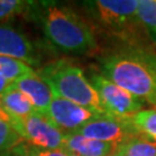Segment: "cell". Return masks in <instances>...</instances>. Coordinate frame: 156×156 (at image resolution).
<instances>
[{
	"instance_id": "6da1fadb",
	"label": "cell",
	"mask_w": 156,
	"mask_h": 156,
	"mask_svg": "<svg viewBox=\"0 0 156 156\" xmlns=\"http://www.w3.org/2000/svg\"><path fill=\"white\" fill-rule=\"evenodd\" d=\"M100 73L156 109V55L127 49L101 58Z\"/></svg>"
},
{
	"instance_id": "7a4b0ae2",
	"label": "cell",
	"mask_w": 156,
	"mask_h": 156,
	"mask_svg": "<svg viewBox=\"0 0 156 156\" xmlns=\"http://www.w3.org/2000/svg\"><path fill=\"white\" fill-rule=\"evenodd\" d=\"M37 12L45 38L68 56H84L97 50L93 28L72 8L56 2H41Z\"/></svg>"
},
{
	"instance_id": "3957f363",
	"label": "cell",
	"mask_w": 156,
	"mask_h": 156,
	"mask_svg": "<svg viewBox=\"0 0 156 156\" xmlns=\"http://www.w3.org/2000/svg\"><path fill=\"white\" fill-rule=\"evenodd\" d=\"M53 95L83 106L96 115H108L97 91L81 67L64 59L55 60L36 71Z\"/></svg>"
},
{
	"instance_id": "277c9868",
	"label": "cell",
	"mask_w": 156,
	"mask_h": 156,
	"mask_svg": "<svg viewBox=\"0 0 156 156\" xmlns=\"http://www.w3.org/2000/svg\"><path fill=\"white\" fill-rule=\"evenodd\" d=\"M86 4L97 22L113 34L123 36L141 24L136 14L139 0H96Z\"/></svg>"
},
{
	"instance_id": "5b68a950",
	"label": "cell",
	"mask_w": 156,
	"mask_h": 156,
	"mask_svg": "<svg viewBox=\"0 0 156 156\" xmlns=\"http://www.w3.org/2000/svg\"><path fill=\"white\" fill-rule=\"evenodd\" d=\"M89 81L100 96L101 102L109 116L128 119L144 110L146 102L129 91L108 80L101 73L93 72Z\"/></svg>"
},
{
	"instance_id": "8992f818",
	"label": "cell",
	"mask_w": 156,
	"mask_h": 156,
	"mask_svg": "<svg viewBox=\"0 0 156 156\" xmlns=\"http://www.w3.org/2000/svg\"><path fill=\"white\" fill-rule=\"evenodd\" d=\"M12 125L28 144L48 149H64L65 133L44 113L36 111L23 119L14 120Z\"/></svg>"
},
{
	"instance_id": "52a82bcc",
	"label": "cell",
	"mask_w": 156,
	"mask_h": 156,
	"mask_svg": "<svg viewBox=\"0 0 156 156\" xmlns=\"http://www.w3.org/2000/svg\"><path fill=\"white\" fill-rule=\"evenodd\" d=\"M89 139L122 145L131 138L140 135L131 123V119L112 117L109 115H97L88 123L75 131Z\"/></svg>"
},
{
	"instance_id": "ba28073f",
	"label": "cell",
	"mask_w": 156,
	"mask_h": 156,
	"mask_svg": "<svg viewBox=\"0 0 156 156\" xmlns=\"http://www.w3.org/2000/svg\"><path fill=\"white\" fill-rule=\"evenodd\" d=\"M46 116L64 133H73L93 119L96 113L71 101L53 95Z\"/></svg>"
},
{
	"instance_id": "9c48e42d",
	"label": "cell",
	"mask_w": 156,
	"mask_h": 156,
	"mask_svg": "<svg viewBox=\"0 0 156 156\" xmlns=\"http://www.w3.org/2000/svg\"><path fill=\"white\" fill-rule=\"evenodd\" d=\"M0 56L22 60L29 66H38L41 56L31 39L8 24H0Z\"/></svg>"
},
{
	"instance_id": "30bf717a",
	"label": "cell",
	"mask_w": 156,
	"mask_h": 156,
	"mask_svg": "<svg viewBox=\"0 0 156 156\" xmlns=\"http://www.w3.org/2000/svg\"><path fill=\"white\" fill-rule=\"evenodd\" d=\"M14 83L31 102L37 112L46 115L48 109L53 100V93L37 73L15 81Z\"/></svg>"
},
{
	"instance_id": "8fae6325",
	"label": "cell",
	"mask_w": 156,
	"mask_h": 156,
	"mask_svg": "<svg viewBox=\"0 0 156 156\" xmlns=\"http://www.w3.org/2000/svg\"><path fill=\"white\" fill-rule=\"evenodd\" d=\"M118 145L89 139L79 133H66L64 139V151L78 156H110Z\"/></svg>"
},
{
	"instance_id": "7c38bea8",
	"label": "cell",
	"mask_w": 156,
	"mask_h": 156,
	"mask_svg": "<svg viewBox=\"0 0 156 156\" xmlns=\"http://www.w3.org/2000/svg\"><path fill=\"white\" fill-rule=\"evenodd\" d=\"M5 111L12 118V123L16 119H23L31 113L36 112L29 98L16 87V84L12 82L4 95L0 97Z\"/></svg>"
},
{
	"instance_id": "4fadbf2b",
	"label": "cell",
	"mask_w": 156,
	"mask_h": 156,
	"mask_svg": "<svg viewBox=\"0 0 156 156\" xmlns=\"http://www.w3.org/2000/svg\"><path fill=\"white\" fill-rule=\"evenodd\" d=\"M36 71L28 64L12 57L0 56V75L11 82H15L20 79L33 75Z\"/></svg>"
},
{
	"instance_id": "5bb4252c",
	"label": "cell",
	"mask_w": 156,
	"mask_h": 156,
	"mask_svg": "<svg viewBox=\"0 0 156 156\" xmlns=\"http://www.w3.org/2000/svg\"><path fill=\"white\" fill-rule=\"evenodd\" d=\"M119 149L123 156H156V141L138 135L119 145Z\"/></svg>"
},
{
	"instance_id": "9a60e30c",
	"label": "cell",
	"mask_w": 156,
	"mask_h": 156,
	"mask_svg": "<svg viewBox=\"0 0 156 156\" xmlns=\"http://www.w3.org/2000/svg\"><path fill=\"white\" fill-rule=\"evenodd\" d=\"M129 119L140 135L156 141V109H144Z\"/></svg>"
},
{
	"instance_id": "2e32d148",
	"label": "cell",
	"mask_w": 156,
	"mask_h": 156,
	"mask_svg": "<svg viewBox=\"0 0 156 156\" xmlns=\"http://www.w3.org/2000/svg\"><path fill=\"white\" fill-rule=\"evenodd\" d=\"M23 142V138L19 134L12 123L0 119V156L8 154Z\"/></svg>"
},
{
	"instance_id": "e0dca14e",
	"label": "cell",
	"mask_w": 156,
	"mask_h": 156,
	"mask_svg": "<svg viewBox=\"0 0 156 156\" xmlns=\"http://www.w3.org/2000/svg\"><path fill=\"white\" fill-rule=\"evenodd\" d=\"M136 14L141 26L156 42V0H139Z\"/></svg>"
},
{
	"instance_id": "ac0fdd59",
	"label": "cell",
	"mask_w": 156,
	"mask_h": 156,
	"mask_svg": "<svg viewBox=\"0 0 156 156\" xmlns=\"http://www.w3.org/2000/svg\"><path fill=\"white\" fill-rule=\"evenodd\" d=\"M34 1L23 0H0V21L9 20L24 13H30Z\"/></svg>"
},
{
	"instance_id": "d6986e66",
	"label": "cell",
	"mask_w": 156,
	"mask_h": 156,
	"mask_svg": "<svg viewBox=\"0 0 156 156\" xmlns=\"http://www.w3.org/2000/svg\"><path fill=\"white\" fill-rule=\"evenodd\" d=\"M24 156H68V153L64 149H48L38 146H34L28 142H23L19 146Z\"/></svg>"
},
{
	"instance_id": "ffe728a7",
	"label": "cell",
	"mask_w": 156,
	"mask_h": 156,
	"mask_svg": "<svg viewBox=\"0 0 156 156\" xmlns=\"http://www.w3.org/2000/svg\"><path fill=\"white\" fill-rule=\"evenodd\" d=\"M11 84H12L11 81H8L7 79H5L4 76L0 75V97L4 95V93L7 90V88H8Z\"/></svg>"
},
{
	"instance_id": "44dd1931",
	"label": "cell",
	"mask_w": 156,
	"mask_h": 156,
	"mask_svg": "<svg viewBox=\"0 0 156 156\" xmlns=\"http://www.w3.org/2000/svg\"><path fill=\"white\" fill-rule=\"evenodd\" d=\"M0 119H4V120H7V122L12 123V118L9 117V115L5 111V109H4V106H2L1 101H0Z\"/></svg>"
},
{
	"instance_id": "7402d4cb",
	"label": "cell",
	"mask_w": 156,
	"mask_h": 156,
	"mask_svg": "<svg viewBox=\"0 0 156 156\" xmlns=\"http://www.w3.org/2000/svg\"><path fill=\"white\" fill-rule=\"evenodd\" d=\"M4 156H24V154H23L22 151H21L20 147L17 146L15 149H13L12 151H9L8 154H6V155H4Z\"/></svg>"
},
{
	"instance_id": "603a6c76",
	"label": "cell",
	"mask_w": 156,
	"mask_h": 156,
	"mask_svg": "<svg viewBox=\"0 0 156 156\" xmlns=\"http://www.w3.org/2000/svg\"><path fill=\"white\" fill-rule=\"evenodd\" d=\"M110 156H123V154H122V151H120V149H119V145H118L117 149L112 153Z\"/></svg>"
},
{
	"instance_id": "cb8c5ba5",
	"label": "cell",
	"mask_w": 156,
	"mask_h": 156,
	"mask_svg": "<svg viewBox=\"0 0 156 156\" xmlns=\"http://www.w3.org/2000/svg\"><path fill=\"white\" fill-rule=\"evenodd\" d=\"M68 156H78V155H74V154H68Z\"/></svg>"
}]
</instances>
